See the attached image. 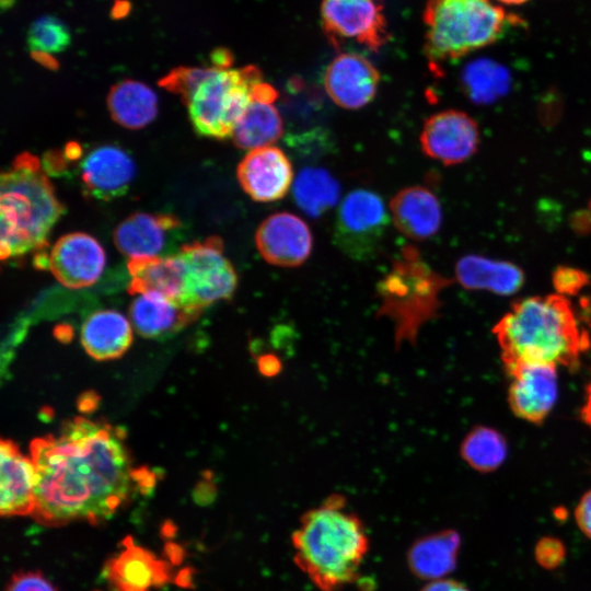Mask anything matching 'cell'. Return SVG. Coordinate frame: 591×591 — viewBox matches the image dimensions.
<instances>
[{"label": "cell", "mask_w": 591, "mask_h": 591, "mask_svg": "<svg viewBox=\"0 0 591 591\" xmlns=\"http://www.w3.org/2000/svg\"><path fill=\"white\" fill-rule=\"evenodd\" d=\"M31 457L37 471L32 517L45 525L97 523L112 517L136 486H151L150 474L132 467L121 432L83 417L56 436L35 439Z\"/></svg>", "instance_id": "1"}, {"label": "cell", "mask_w": 591, "mask_h": 591, "mask_svg": "<svg viewBox=\"0 0 591 591\" xmlns=\"http://www.w3.org/2000/svg\"><path fill=\"white\" fill-rule=\"evenodd\" d=\"M296 566L321 591H340L357 581L370 549L358 514L340 494L306 510L291 534Z\"/></svg>", "instance_id": "2"}, {"label": "cell", "mask_w": 591, "mask_h": 591, "mask_svg": "<svg viewBox=\"0 0 591 591\" xmlns=\"http://www.w3.org/2000/svg\"><path fill=\"white\" fill-rule=\"evenodd\" d=\"M506 370L520 363L578 369L589 346L565 296L530 297L514 302L493 329Z\"/></svg>", "instance_id": "3"}, {"label": "cell", "mask_w": 591, "mask_h": 591, "mask_svg": "<svg viewBox=\"0 0 591 591\" xmlns=\"http://www.w3.org/2000/svg\"><path fill=\"white\" fill-rule=\"evenodd\" d=\"M63 211L39 160L28 152L15 157L1 173V259L45 251Z\"/></svg>", "instance_id": "4"}, {"label": "cell", "mask_w": 591, "mask_h": 591, "mask_svg": "<svg viewBox=\"0 0 591 591\" xmlns=\"http://www.w3.org/2000/svg\"><path fill=\"white\" fill-rule=\"evenodd\" d=\"M262 80L256 66L177 67L159 84L181 96L198 135L224 139L232 137L252 100L254 86Z\"/></svg>", "instance_id": "5"}, {"label": "cell", "mask_w": 591, "mask_h": 591, "mask_svg": "<svg viewBox=\"0 0 591 591\" xmlns=\"http://www.w3.org/2000/svg\"><path fill=\"white\" fill-rule=\"evenodd\" d=\"M450 285L452 280L434 271L414 246L403 248L376 285V316L392 321L396 349L416 344L420 328L438 316L440 294Z\"/></svg>", "instance_id": "6"}, {"label": "cell", "mask_w": 591, "mask_h": 591, "mask_svg": "<svg viewBox=\"0 0 591 591\" xmlns=\"http://www.w3.org/2000/svg\"><path fill=\"white\" fill-rule=\"evenodd\" d=\"M424 22L425 54L438 65L494 44L512 21L493 0H428Z\"/></svg>", "instance_id": "7"}, {"label": "cell", "mask_w": 591, "mask_h": 591, "mask_svg": "<svg viewBox=\"0 0 591 591\" xmlns=\"http://www.w3.org/2000/svg\"><path fill=\"white\" fill-rule=\"evenodd\" d=\"M186 266V305L194 313L221 300L230 299L237 286V276L223 254L218 236L184 244L178 250Z\"/></svg>", "instance_id": "8"}, {"label": "cell", "mask_w": 591, "mask_h": 591, "mask_svg": "<svg viewBox=\"0 0 591 591\" xmlns=\"http://www.w3.org/2000/svg\"><path fill=\"white\" fill-rule=\"evenodd\" d=\"M389 223L382 198L372 190L355 189L337 210L333 241L349 257L366 260L376 254Z\"/></svg>", "instance_id": "9"}, {"label": "cell", "mask_w": 591, "mask_h": 591, "mask_svg": "<svg viewBox=\"0 0 591 591\" xmlns=\"http://www.w3.org/2000/svg\"><path fill=\"white\" fill-rule=\"evenodd\" d=\"M321 18L323 31L335 46L355 40L376 53L389 39L383 9L376 0H323Z\"/></svg>", "instance_id": "10"}, {"label": "cell", "mask_w": 591, "mask_h": 591, "mask_svg": "<svg viewBox=\"0 0 591 591\" xmlns=\"http://www.w3.org/2000/svg\"><path fill=\"white\" fill-rule=\"evenodd\" d=\"M479 144L477 123L466 113L447 109L429 116L420 134L422 152L444 165L468 160Z\"/></svg>", "instance_id": "11"}, {"label": "cell", "mask_w": 591, "mask_h": 591, "mask_svg": "<svg viewBox=\"0 0 591 591\" xmlns=\"http://www.w3.org/2000/svg\"><path fill=\"white\" fill-rule=\"evenodd\" d=\"M506 371L512 378L508 390L512 413L531 424H543L557 399V367L520 363Z\"/></svg>", "instance_id": "12"}, {"label": "cell", "mask_w": 591, "mask_h": 591, "mask_svg": "<svg viewBox=\"0 0 591 591\" xmlns=\"http://www.w3.org/2000/svg\"><path fill=\"white\" fill-rule=\"evenodd\" d=\"M47 268L61 285L81 289L99 280L106 256L96 239L83 232H73L57 240L47 254Z\"/></svg>", "instance_id": "13"}, {"label": "cell", "mask_w": 591, "mask_h": 591, "mask_svg": "<svg viewBox=\"0 0 591 591\" xmlns=\"http://www.w3.org/2000/svg\"><path fill=\"white\" fill-rule=\"evenodd\" d=\"M255 244L268 264L297 267L309 258L313 237L309 225L300 217L290 212H277L259 224Z\"/></svg>", "instance_id": "14"}, {"label": "cell", "mask_w": 591, "mask_h": 591, "mask_svg": "<svg viewBox=\"0 0 591 591\" xmlns=\"http://www.w3.org/2000/svg\"><path fill=\"white\" fill-rule=\"evenodd\" d=\"M243 190L255 201L269 202L281 199L290 189L293 169L286 153L267 146L250 150L236 169Z\"/></svg>", "instance_id": "15"}, {"label": "cell", "mask_w": 591, "mask_h": 591, "mask_svg": "<svg viewBox=\"0 0 591 591\" xmlns=\"http://www.w3.org/2000/svg\"><path fill=\"white\" fill-rule=\"evenodd\" d=\"M380 73L372 62L357 53H341L326 67L323 83L338 106L358 109L375 96Z\"/></svg>", "instance_id": "16"}, {"label": "cell", "mask_w": 591, "mask_h": 591, "mask_svg": "<svg viewBox=\"0 0 591 591\" xmlns=\"http://www.w3.org/2000/svg\"><path fill=\"white\" fill-rule=\"evenodd\" d=\"M131 157L114 144L99 146L81 161L80 178L85 194L100 200L123 196L135 177Z\"/></svg>", "instance_id": "17"}, {"label": "cell", "mask_w": 591, "mask_h": 591, "mask_svg": "<svg viewBox=\"0 0 591 591\" xmlns=\"http://www.w3.org/2000/svg\"><path fill=\"white\" fill-rule=\"evenodd\" d=\"M37 471L32 457L10 440L0 443V512L3 517L33 515Z\"/></svg>", "instance_id": "18"}, {"label": "cell", "mask_w": 591, "mask_h": 591, "mask_svg": "<svg viewBox=\"0 0 591 591\" xmlns=\"http://www.w3.org/2000/svg\"><path fill=\"white\" fill-rule=\"evenodd\" d=\"M182 227L170 213L136 212L124 219L114 230V243L129 259L161 255L171 233Z\"/></svg>", "instance_id": "19"}, {"label": "cell", "mask_w": 591, "mask_h": 591, "mask_svg": "<svg viewBox=\"0 0 591 591\" xmlns=\"http://www.w3.org/2000/svg\"><path fill=\"white\" fill-rule=\"evenodd\" d=\"M278 92L262 80L252 92V100L236 124L232 139L236 147L253 150L270 146L283 132L282 118L274 105Z\"/></svg>", "instance_id": "20"}, {"label": "cell", "mask_w": 591, "mask_h": 591, "mask_svg": "<svg viewBox=\"0 0 591 591\" xmlns=\"http://www.w3.org/2000/svg\"><path fill=\"white\" fill-rule=\"evenodd\" d=\"M127 267L131 277L129 293L154 291L189 311L186 305V266L178 252L129 259Z\"/></svg>", "instance_id": "21"}, {"label": "cell", "mask_w": 591, "mask_h": 591, "mask_svg": "<svg viewBox=\"0 0 591 591\" xmlns=\"http://www.w3.org/2000/svg\"><path fill=\"white\" fill-rule=\"evenodd\" d=\"M167 575L164 561L130 540L105 566V576L116 591H152L166 582Z\"/></svg>", "instance_id": "22"}, {"label": "cell", "mask_w": 591, "mask_h": 591, "mask_svg": "<svg viewBox=\"0 0 591 591\" xmlns=\"http://www.w3.org/2000/svg\"><path fill=\"white\" fill-rule=\"evenodd\" d=\"M390 211L396 229L415 241L431 237L442 223L440 201L424 186H410L399 190L391 199Z\"/></svg>", "instance_id": "23"}, {"label": "cell", "mask_w": 591, "mask_h": 591, "mask_svg": "<svg viewBox=\"0 0 591 591\" xmlns=\"http://www.w3.org/2000/svg\"><path fill=\"white\" fill-rule=\"evenodd\" d=\"M461 536L454 530H442L415 540L406 554L409 571L428 581L445 578L457 564Z\"/></svg>", "instance_id": "24"}, {"label": "cell", "mask_w": 591, "mask_h": 591, "mask_svg": "<svg viewBox=\"0 0 591 591\" xmlns=\"http://www.w3.org/2000/svg\"><path fill=\"white\" fill-rule=\"evenodd\" d=\"M455 280L467 290L510 296L523 287L525 276L523 270L511 262L471 254L456 262Z\"/></svg>", "instance_id": "25"}, {"label": "cell", "mask_w": 591, "mask_h": 591, "mask_svg": "<svg viewBox=\"0 0 591 591\" xmlns=\"http://www.w3.org/2000/svg\"><path fill=\"white\" fill-rule=\"evenodd\" d=\"M195 314L169 298L146 291L136 294L130 305V317L136 331L143 337H163L177 332L194 321Z\"/></svg>", "instance_id": "26"}, {"label": "cell", "mask_w": 591, "mask_h": 591, "mask_svg": "<svg viewBox=\"0 0 591 591\" xmlns=\"http://www.w3.org/2000/svg\"><path fill=\"white\" fill-rule=\"evenodd\" d=\"M131 340L130 323L114 310L94 312L84 321L81 328V343L85 351L96 360L120 357Z\"/></svg>", "instance_id": "27"}, {"label": "cell", "mask_w": 591, "mask_h": 591, "mask_svg": "<svg viewBox=\"0 0 591 591\" xmlns=\"http://www.w3.org/2000/svg\"><path fill=\"white\" fill-rule=\"evenodd\" d=\"M106 103L112 118L128 129L146 127L158 114V97L154 91L135 80H124L113 85Z\"/></svg>", "instance_id": "28"}, {"label": "cell", "mask_w": 591, "mask_h": 591, "mask_svg": "<svg viewBox=\"0 0 591 591\" xmlns=\"http://www.w3.org/2000/svg\"><path fill=\"white\" fill-rule=\"evenodd\" d=\"M340 186L326 170L303 169L294 179L292 193L298 207L317 218L331 209L339 198Z\"/></svg>", "instance_id": "29"}, {"label": "cell", "mask_w": 591, "mask_h": 591, "mask_svg": "<svg viewBox=\"0 0 591 591\" xmlns=\"http://www.w3.org/2000/svg\"><path fill=\"white\" fill-rule=\"evenodd\" d=\"M460 453L472 468L480 473H490L505 462L508 444L498 430L487 426H476L465 436Z\"/></svg>", "instance_id": "30"}, {"label": "cell", "mask_w": 591, "mask_h": 591, "mask_svg": "<svg viewBox=\"0 0 591 591\" xmlns=\"http://www.w3.org/2000/svg\"><path fill=\"white\" fill-rule=\"evenodd\" d=\"M510 77L508 70L499 63L488 60H475L462 72V84L468 97L477 103L491 102L508 90Z\"/></svg>", "instance_id": "31"}, {"label": "cell", "mask_w": 591, "mask_h": 591, "mask_svg": "<svg viewBox=\"0 0 591 591\" xmlns=\"http://www.w3.org/2000/svg\"><path fill=\"white\" fill-rule=\"evenodd\" d=\"M71 40L69 28L59 19L45 15L32 23L27 33L31 54L53 56L63 51Z\"/></svg>", "instance_id": "32"}, {"label": "cell", "mask_w": 591, "mask_h": 591, "mask_svg": "<svg viewBox=\"0 0 591 591\" xmlns=\"http://www.w3.org/2000/svg\"><path fill=\"white\" fill-rule=\"evenodd\" d=\"M566 557V546L561 540L555 536H543L534 547L536 563L547 570L559 567Z\"/></svg>", "instance_id": "33"}, {"label": "cell", "mask_w": 591, "mask_h": 591, "mask_svg": "<svg viewBox=\"0 0 591 591\" xmlns=\"http://www.w3.org/2000/svg\"><path fill=\"white\" fill-rule=\"evenodd\" d=\"M552 281L558 294L575 296L587 286L589 277L578 268L559 266L553 273Z\"/></svg>", "instance_id": "34"}, {"label": "cell", "mask_w": 591, "mask_h": 591, "mask_svg": "<svg viewBox=\"0 0 591 591\" xmlns=\"http://www.w3.org/2000/svg\"><path fill=\"white\" fill-rule=\"evenodd\" d=\"M5 591H56V589L40 572L22 571L12 576Z\"/></svg>", "instance_id": "35"}, {"label": "cell", "mask_w": 591, "mask_h": 591, "mask_svg": "<svg viewBox=\"0 0 591 591\" xmlns=\"http://www.w3.org/2000/svg\"><path fill=\"white\" fill-rule=\"evenodd\" d=\"M575 519L581 532L591 540V489L580 498L575 509Z\"/></svg>", "instance_id": "36"}, {"label": "cell", "mask_w": 591, "mask_h": 591, "mask_svg": "<svg viewBox=\"0 0 591 591\" xmlns=\"http://www.w3.org/2000/svg\"><path fill=\"white\" fill-rule=\"evenodd\" d=\"M419 591H470L463 583L453 579L429 581Z\"/></svg>", "instance_id": "37"}, {"label": "cell", "mask_w": 591, "mask_h": 591, "mask_svg": "<svg viewBox=\"0 0 591 591\" xmlns=\"http://www.w3.org/2000/svg\"><path fill=\"white\" fill-rule=\"evenodd\" d=\"M258 369L266 376H275L281 370V362L275 355H265L258 359Z\"/></svg>", "instance_id": "38"}, {"label": "cell", "mask_w": 591, "mask_h": 591, "mask_svg": "<svg viewBox=\"0 0 591 591\" xmlns=\"http://www.w3.org/2000/svg\"><path fill=\"white\" fill-rule=\"evenodd\" d=\"M212 66L228 68L232 66L233 57L228 49L219 48L211 54Z\"/></svg>", "instance_id": "39"}, {"label": "cell", "mask_w": 591, "mask_h": 591, "mask_svg": "<svg viewBox=\"0 0 591 591\" xmlns=\"http://www.w3.org/2000/svg\"><path fill=\"white\" fill-rule=\"evenodd\" d=\"M587 396L584 405L581 408V417L583 421L591 427V381L587 385Z\"/></svg>", "instance_id": "40"}, {"label": "cell", "mask_w": 591, "mask_h": 591, "mask_svg": "<svg viewBox=\"0 0 591 591\" xmlns=\"http://www.w3.org/2000/svg\"><path fill=\"white\" fill-rule=\"evenodd\" d=\"M499 3L507 4V5H519L528 2L529 0H495Z\"/></svg>", "instance_id": "41"}]
</instances>
